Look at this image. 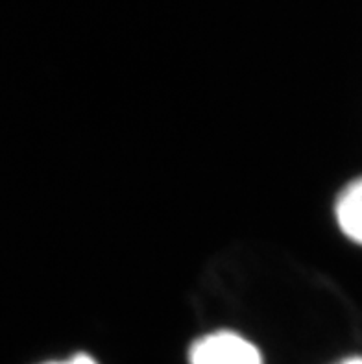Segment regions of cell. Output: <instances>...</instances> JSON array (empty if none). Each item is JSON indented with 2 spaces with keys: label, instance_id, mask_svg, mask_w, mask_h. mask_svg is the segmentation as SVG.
I'll use <instances>...</instances> for the list:
<instances>
[{
  "label": "cell",
  "instance_id": "cell-1",
  "mask_svg": "<svg viewBox=\"0 0 362 364\" xmlns=\"http://www.w3.org/2000/svg\"><path fill=\"white\" fill-rule=\"evenodd\" d=\"M191 364H262L261 351L243 335L231 331L209 333L191 348Z\"/></svg>",
  "mask_w": 362,
  "mask_h": 364
},
{
  "label": "cell",
  "instance_id": "cell-2",
  "mask_svg": "<svg viewBox=\"0 0 362 364\" xmlns=\"http://www.w3.org/2000/svg\"><path fill=\"white\" fill-rule=\"evenodd\" d=\"M336 220L348 239L362 245V178L340 194L336 202Z\"/></svg>",
  "mask_w": 362,
  "mask_h": 364
},
{
  "label": "cell",
  "instance_id": "cell-3",
  "mask_svg": "<svg viewBox=\"0 0 362 364\" xmlns=\"http://www.w3.org/2000/svg\"><path fill=\"white\" fill-rule=\"evenodd\" d=\"M45 364H98V363L92 359V357L85 355V353H78V355H73L65 360H52V363H45Z\"/></svg>",
  "mask_w": 362,
  "mask_h": 364
},
{
  "label": "cell",
  "instance_id": "cell-4",
  "mask_svg": "<svg viewBox=\"0 0 362 364\" xmlns=\"http://www.w3.org/2000/svg\"><path fill=\"white\" fill-rule=\"evenodd\" d=\"M340 364H362V357H351V359L342 360Z\"/></svg>",
  "mask_w": 362,
  "mask_h": 364
}]
</instances>
